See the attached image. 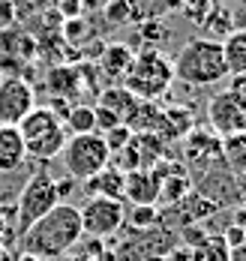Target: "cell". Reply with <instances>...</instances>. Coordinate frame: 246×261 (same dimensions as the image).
I'll return each mask as SVG.
<instances>
[{
    "label": "cell",
    "mask_w": 246,
    "mask_h": 261,
    "mask_svg": "<svg viewBox=\"0 0 246 261\" xmlns=\"http://www.w3.org/2000/svg\"><path fill=\"white\" fill-rule=\"evenodd\" d=\"M84 237L81 231V213L75 204H57L48 210L39 222H33L24 234L18 237V252L39 255L48 261H60L69 255V249Z\"/></svg>",
    "instance_id": "cell-1"
},
{
    "label": "cell",
    "mask_w": 246,
    "mask_h": 261,
    "mask_svg": "<svg viewBox=\"0 0 246 261\" xmlns=\"http://www.w3.org/2000/svg\"><path fill=\"white\" fill-rule=\"evenodd\" d=\"M171 69H174V79L189 84V87H210V84H219L222 79H228L222 42L207 39V36L189 39L177 51V57L171 60Z\"/></svg>",
    "instance_id": "cell-2"
},
{
    "label": "cell",
    "mask_w": 246,
    "mask_h": 261,
    "mask_svg": "<svg viewBox=\"0 0 246 261\" xmlns=\"http://www.w3.org/2000/svg\"><path fill=\"white\" fill-rule=\"evenodd\" d=\"M171 84H174V69H171V60L159 48L138 51L129 75L123 79V87L141 102H153V99L165 96Z\"/></svg>",
    "instance_id": "cell-3"
},
{
    "label": "cell",
    "mask_w": 246,
    "mask_h": 261,
    "mask_svg": "<svg viewBox=\"0 0 246 261\" xmlns=\"http://www.w3.org/2000/svg\"><path fill=\"white\" fill-rule=\"evenodd\" d=\"M60 201H57L54 177L45 168L33 171L28 177V183L21 186V192H18V201H15V243H18V237L24 234L33 222H39Z\"/></svg>",
    "instance_id": "cell-4"
},
{
    "label": "cell",
    "mask_w": 246,
    "mask_h": 261,
    "mask_svg": "<svg viewBox=\"0 0 246 261\" xmlns=\"http://www.w3.org/2000/svg\"><path fill=\"white\" fill-rule=\"evenodd\" d=\"M63 168H66V177L72 180H90L93 174H99L105 165H111V153L102 141L99 132H87V135H69L63 150Z\"/></svg>",
    "instance_id": "cell-5"
},
{
    "label": "cell",
    "mask_w": 246,
    "mask_h": 261,
    "mask_svg": "<svg viewBox=\"0 0 246 261\" xmlns=\"http://www.w3.org/2000/svg\"><path fill=\"white\" fill-rule=\"evenodd\" d=\"M81 213V231L93 240H105L117 234L126 225V207L114 198H87V204L78 207Z\"/></svg>",
    "instance_id": "cell-6"
},
{
    "label": "cell",
    "mask_w": 246,
    "mask_h": 261,
    "mask_svg": "<svg viewBox=\"0 0 246 261\" xmlns=\"http://www.w3.org/2000/svg\"><path fill=\"white\" fill-rule=\"evenodd\" d=\"M33 105H36V96L28 79L21 75L0 79V126H18Z\"/></svg>",
    "instance_id": "cell-7"
},
{
    "label": "cell",
    "mask_w": 246,
    "mask_h": 261,
    "mask_svg": "<svg viewBox=\"0 0 246 261\" xmlns=\"http://www.w3.org/2000/svg\"><path fill=\"white\" fill-rule=\"evenodd\" d=\"M207 117H210L216 135H222V138L243 135L246 132V105L240 102L231 90H222V93H216V96L210 99Z\"/></svg>",
    "instance_id": "cell-8"
},
{
    "label": "cell",
    "mask_w": 246,
    "mask_h": 261,
    "mask_svg": "<svg viewBox=\"0 0 246 261\" xmlns=\"http://www.w3.org/2000/svg\"><path fill=\"white\" fill-rule=\"evenodd\" d=\"M132 60H135V51H132L129 45H123V42L105 45V48L99 51V57H96L99 72L108 81H114V84H123V79H126L129 69H132Z\"/></svg>",
    "instance_id": "cell-9"
},
{
    "label": "cell",
    "mask_w": 246,
    "mask_h": 261,
    "mask_svg": "<svg viewBox=\"0 0 246 261\" xmlns=\"http://www.w3.org/2000/svg\"><path fill=\"white\" fill-rule=\"evenodd\" d=\"M216 210H219L216 201L204 198L201 192H189L183 201L171 204V213H165V222H168V219H174V222L183 228V225H192V222H204V219H207V216H213Z\"/></svg>",
    "instance_id": "cell-10"
},
{
    "label": "cell",
    "mask_w": 246,
    "mask_h": 261,
    "mask_svg": "<svg viewBox=\"0 0 246 261\" xmlns=\"http://www.w3.org/2000/svg\"><path fill=\"white\" fill-rule=\"evenodd\" d=\"M123 201H132L135 204H156L159 201V180L153 171H129L123 174Z\"/></svg>",
    "instance_id": "cell-11"
},
{
    "label": "cell",
    "mask_w": 246,
    "mask_h": 261,
    "mask_svg": "<svg viewBox=\"0 0 246 261\" xmlns=\"http://www.w3.org/2000/svg\"><path fill=\"white\" fill-rule=\"evenodd\" d=\"M24 162H28V150L18 126H0V174H12Z\"/></svg>",
    "instance_id": "cell-12"
},
{
    "label": "cell",
    "mask_w": 246,
    "mask_h": 261,
    "mask_svg": "<svg viewBox=\"0 0 246 261\" xmlns=\"http://www.w3.org/2000/svg\"><path fill=\"white\" fill-rule=\"evenodd\" d=\"M60 126H63L60 117H57L48 105H33L28 114H24V120L18 123V132H21L24 144H30V141H36V138H42V135H48V132L60 129Z\"/></svg>",
    "instance_id": "cell-13"
},
{
    "label": "cell",
    "mask_w": 246,
    "mask_h": 261,
    "mask_svg": "<svg viewBox=\"0 0 246 261\" xmlns=\"http://www.w3.org/2000/svg\"><path fill=\"white\" fill-rule=\"evenodd\" d=\"M45 87L54 99L72 102V96H78L81 90V66H54L45 75Z\"/></svg>",
    "instance_id": "cell-14"
},
{
    "label": "cell",
    "mask_w": 246,
    "mask_h": 261,
    "mask_svg": "<svg viewBox=\"0 0 246 261\" xmlns=\"http://www.w3.org/2000/svg\"><path fill=\"white\" fill-rule=\"evenodd\" d=\"M87 198H114L123 201V171H117L114 165H105L99 174H93L90 180H84Z\"/></svg>",
    "instance_id": "cell-15"
},
{
    "label": "cell",
    "mask_w": 246,
    "mask_h": 261,
    "mask_svg": "<svg viewBox=\"0 0 246 261\" xmlns=\"http://www.w3.org/2000/svg\"><path fill=\"white\" fill-rule=\"evenodd\" d=\"M138 102H141V99H135L123 84H111V87H105V90L99 93V102H96V105L108 108L120 123H126V120L132 117V111L138 108Z\"/></svg>",
    "instance_id": "cell-16"
},
{
    "label": "cell",
    "mask_w": 246,
    "mask_h": 261,
    "mask_svg": "<svg viewBox=\"0 0 246 261\" xmlns=\"http://www.w3.org/2000/svg\"><path fill=\"white\" fill-rule=\"evenodd\" d=\"M222 57L228 66V75H243L246 72V27L228 33V39L222 42Z\"/></svg>",
    "instance_id": "cell-17"
},
{
    "label": "cell",
    "mask_w": 246,
    "mask_h": 261,
    "mask_svg": "<svg viewBox=\"0 0 246 261\" xmlns=\"http://www.w3.org/2000/svg\"><path fill=\"white\" fill-rule=\"evenodd\" d=\"M66 129L60 126V129L48 132V135H42V138H36V141H30L24 144V150H28L30 159H39V162H51V159L60 156V150H63V144H66Z\"/></svg>",
    "instance_id": "cell-18"
},
{
    "label": "cell",
    "mask_w": 246,
    "mask_h": 261,
    "mask_svg": "<svg viewBox=\"0 0 246 261\" xmlns=\"http://www.w3.org/2000/svg\"><path fill=\"white\" fill-rule=\"evenodd\" d=\"M66 129L72 135H87V132H96V114H93V105L87 102H72L69 114H66Z\"/></svg>",
    "instance_id": "cell-19"
},
{
    "label": "cell",
    "mask_w": 246,
    "mask_h": 261,
    "mask_svg": "<svg viewBox=\"0 0 246 261\" xmlns=\"http://www.w3.org/2000/svg\"><path fill=\"white\" fill-rule=\"evenodd\" d=\"M189 192H192V183H189V177H183V174H171V177H162V180H159V198L168 201V204L183 201Z\"/></svg>",
    "instance_id": "cell-20"
},
{
    "label": "cell",
    "mask_w": 246,
    "mask_h": 261,
    "mask_svg": "<svg viewBox=\"0 0 246 261\" xmlns=\"http://www.w3.org/2000/svg\"><path fill=\"white\" fill-rule=\"evenodd\" d=\"M228 246L219 234H213L210 240H204L201 246H195L189 252V261H228Z\"/></svg>",
    "instance_id": "cell-21"
},
{
    "label": "cell",
    "mask_w": 246,
    "mask_h": 261,
    "mask_svg": "<svg viewBox=\"0 0 246 261\" xmlns=\"http://www.w3.org/2000/svg\"><path fill=\"white\" fill-rule=\"evenodd\" d=\"M126 222L135 228V231H147L159 222V207L156 204H135V207L126 213Z\"/></svg>",
    "instance_id": "cell-22"
},
{
    "label": "cell",
    "mask_w": 246,
    "mask_h": 261,
    "mask_svg": "<svg viewBox=\"0 0 246 261\" xmlns=\"http://www.w3.org/2000/svg\"><path fill=\"white\" fill-rule=\"evenodd\" d=\"M135 6L129 3V0H111V3H105V21H108L111 27L117 24H129L135 15Z\"/></svg>",
    "instance_id": "cell-23"
},
{
    "label": "cell",
    "mask_w": 246,
    "mask_h": 261,
    "mask_svg": "<svg viewBox=\"0 0 246 261\" xmlns=\"http://www.w3.org/2000/svg\"><path fill=\"white\" fill-rule=\"evenodd\" d=\"M132 135L135 132L129 129L126 123H120V126H114V129H108V132H102V141H105V147H108V153L114 156V153H120L129 141H132Z\"/></svg>",
    "instance_id": "cell-24"
},
{
    "label": "cell",
    "mask_w": 246,
    "mask_h": 261,
    "mask_svg": "<svg viewBox=\"0 0 246 261\" xmlns=\"http://www.w3.org/2000/svg\"><path fill=\"white\" fill-rule=\"evenodd\" d=\"M210 237H213V231L204 228V222H192V225H183V228H180V240H183L186 246H192V249L201 246V243L210 240Z\"/></svg>",
    "instance_id": "cell-25"
},
{
    "label": "cell",
    "mask_w": 246,
    "mask_h": 261,
    "mask_svg": "<svg viewBox=\"0 0 246 261\" xmlns=\"http://www.w3.org/2000/svg\"><path fill=\"white\" fill-rule=\"evenodd\" d=\"M141 36H144V42L156 45V42H162L165 36H168V30H165V24H159L156 18H150V21L141 24Z\"/></svg>",
    "instance_id": "cell-26"
},
{
    "label": "cell",
    "mask_w": 246,
    "mask_h": 261,
    "mask_svg": "<svg viewBox=\"0 0 246 261\" xmlns=\"http://www.w3.org/2000/svg\"><path fill=\"white\" fill-rule=\"evenodd\" d=\"M207 27L210 30H219L222 36H228L231 33V12L228 9H213L210 18H207Z\"/></svg>",
    "instance_id": "cell-27"
},
{
    "label": "cell",
    "mask_w": 246,
    "mask_h": 261,
    "mask_svg": "<svg viewBox=\"0 0 246 261\" xmlns=\"http://www.w3.org/2000/svg\"><path fill=\"white\" fill-rule=\"evenodd\" d=\"M3 237L15 240V207H0V243Z\"/></svg>",
    "instance_id": "cell-28"
},
{
    "label": "cell",
    "mask_w": 246,
    "mask_h": 261,
    "mask_svg": "<svg viewBox=\"0 0 246 261\" xmlns=\"http://www.w3.org/2000/svg\"><path fill=\"white\" fill-rule=\"evenodd\" d=\"M219 237L225 240V246H228V249H237L240 243H246V234L237 228V225H234V222H228V225L219 231Z\"/></svg>",
    "instance_id": "cell-29"
},
{
    "label": "cell",
    "mask_w": 246,
    "mask_h": 261,
    "mask_svg": "<svg viewBox=\"0 0 246 261\" xmlns=\"http://www.w3.org/2000/svg\"><path fill=\"white\" fill-rule=\"evenodd\" d=\"M75 186H78V180H72V177H60V180H54V189H57V201H60V204H69V198H72V192H75Z\"/></svg>",
    "instance_id": "cell-30"
},
{
    "label": "cell",
    "mask_w": 246,
    "mask_h": 261,
    "mask_svg": "<svg viewBox=\"0 0 246 261\" xmlns=\"http://www.w3.org/2000/svg\"><path fill=\"white\" fill-rule=\"evenodd\" d=\"M228 90H231V93L246 105V72H243V75H231V87H228Z\"/></svg>",
    "instance_id": "cell-31"
},
{
    "label": "cell",
    "mask_w": 246,
    "mask_h": 261,
    "mask_svg": "<svg viewBox=\"0 0 246 261\" xmlns=\"http://www.w3.org/2000/svg\"><path fill=\"white\" fill-rule=\"evenodd\" d=\"M234 225H237V228L246 234V201L237 207V213H234Z\"/></svg>",
    "instance_id": "cell-32"
},
{
    "label": "cell",
    "mask_w": 246,
    "mask_h": 261,
    "mask_svg": "<svg viewBox=\"0 0 246 261\" xmlns=\"http://www.w3.org/2000/svg\"><path fill=\"white\" fill-rule=\"evenodd\" d=\"M228 261H246V243H240L237 249L228 252Z\"/></svg>",
    "instance_id": "cell-33"
},
{
    "label": "cell",
    "mask_w": 246,
    "mask_h": 261,
    "mask_svg": "<svg viewBox=\"0 0 246 261\" xmlns=\"http://www.w3.org/2000/svg\"><path fill=\"white\" fill-rule=\"evenodd\" d=\"M60 261H93L90 255H84V252H72V255H63Z\"/></svg>",
    "instance_id": "cell-34"
},
{
    "label": "cell",
    "mask_w": 246,
    "mask_h": 261,
    "mask_svg": "<svg viewBox=\"0 0 246 261\" xmlns=\"http://www.w3.org/2000/svg\"><path fill=\"white\" fill-rule=\"evenodd\" d=\"M15 261H48V258H39V255H28V252H15Z\"/></svg>",
    "instance_id": "cell-35"
},
{
    "label": "cell",
    "mask_w": 246,
    "mask_h": 261,
    "mask_svg": "<svg viewBox=\"0 0 246 261\" xmlns=\"http://www.w3.org/2000/svg\"><path fill=\"white\" fill-rule=\"evenodd\" d=\"M0 261H12V252H9L6 243H0Z\"/></svg>",
    "instance_id": "cell-36"
},
{
    "label": "cell",
    "mask_w": 246,
    "mask_h": 261,
    "mask_svg": "<svg viewBox=\"0 0 246 261\" xmlns=\"http://www.w3.org/2000/svg\"><path fill=\"white\" fill-rule=\"evenodd\" d=\"M144 261H168V258H162V255H147Z\"/></svg>",
    "instance_id": "cell-37"
},
{
    "label": "cell",
    "mask_w": 246,
    "mask_h": 261,
    "mask_svg": "<svg viewBox=\"0 0 246 261\" xmlns=\"http://www.w3.org/2000/svg\"><path fill=\"white\" fill-rule=\"evenodd\" d=\"M0 79H3V66H0Z\"/></svg>",
    "instance_id": "cell-38"
},
{
    "label": "cell",
    "mask_w": 246,
    "mask_h": 261,
    "mask_svg": "<svg viewBox=\"0 0 246 261\" xmlns=\"http://www.w3.org/2000/svg\"><path fill=\"white\" fill-rule=\"evenodd\" d=\"M12 261H15V255H12Z\"/></svg>",
    "instance_id": "cell-39"
}]
</instances>
